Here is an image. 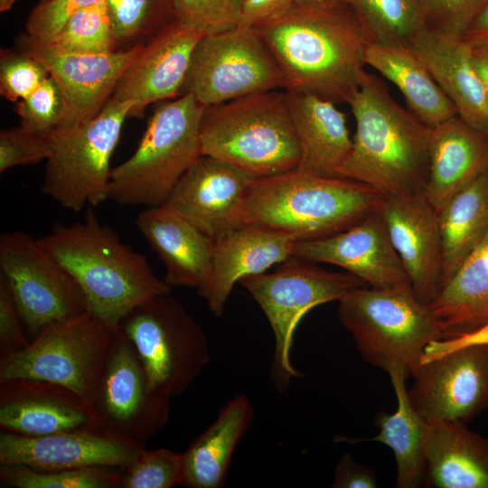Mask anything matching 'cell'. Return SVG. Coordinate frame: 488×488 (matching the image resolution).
Instances as JSON below:
<instances>
[{"label":"cell","mask_w":488,"mask_h":488,"mask_svg":"<svg viewBox=\"0 0 488 488\" xmlns=\"http://www.w3.org/2000/svg\"><path fill=\"white\" fill-rule=\"evenodd\" d=\"M38 239L80 286L89 312L115 333L133 308L171 294L173 286L154 273L146 258L101 223L92 208L83 221L54 223Z\"/></svg>","instance_id":"cell-2"},{"label":"cell","mask_w":488,"mask_h":488,"mask_svg":"<svg viewBox=\"0 0 488 488\" xmlns=\"http://www.w3.org/2000/svg\"><path fill=\"white\" fill-rule=\"evenodd\" d=\"M389 376L397 408L392 414L377 417L380 431L371 440L388 446L394 453L397 473L396 487L423 486L426 472L425 427L427 422L410 402L406 380L410 376L401 368H393Z\"/></svg>","instance_id":"cell-32"},{"label":"cell","mask_w":488,"mask_h":488,"mask_svg":"<svg viewBox=\"0 0 488 488\" xmlns=\"http://www.w3.org/2000/svg\"><path fill=\"white\" fill-rule=\"evenodd\" d=\"M170 399L152 390L136 348L117 332L92 405L100 427L144 445L168 422Z\"/></svg>","instance_id":"cell-14"},{"label":"cell","mask_w":488,"mask_h":488,"mask_svg":"<svg viewBox=\"0 0 488 488\" xmlns=\"http://www.w3.org/2000/svg\"><path fill=\"white\" fill-rule=\"evenodd\" d=\"M470 345H488V322L472 332L432 342L426 347L421 362Z\"/></svg>","instance_id":"cell-48"},{"label":"cell","mask_w":488,"mask_h":488,"mask_svg":"<svg viewBox=\"0 0 488 488\" xmlns=\"http://www.w3.org/2000/svg\"><path fill=\"white\" fill-rule=\"evenodd\" d=\"M133 109L130 100L110 99L94 118L56 127L49 135L42 192L74 212L109 199L110 159Z\"/></svg>","instance_id":"cell-8"},{"label":"cell","mask_w":488,"mask_h":488,"mask_svg":"<svg viewBox=\"0 0 488 488\" xmlns=\"http://www.w3.org/2000/svg\"><path fill=\"white\" fill-rule=\"evenodd\" d=\"M294 5V0H242L238 24L258 27L281 18Z\"/></svg>","instance_id":"cell-46"},{"label":"cell","mask_w":488,"mask_h":488,"mask_svg":"<svg viewBox=\"0 0 488 488\" xmlns=\"http://www.w3.org/2000/svg\"><path fill=\"white\" fill-rule=\"evenodd\" d=\"M474 66L481 78L488 99V51H472Z\"/></svg>","instance_id":"cell-50"},{"label":"cell","mask_w":488,"mask_h":488,"mask_svg":"<svg viewBox=\"0 0 488 488\" xmlns=\"http://www.w3.org/2000/svg\"><path fill=\"white\" fill-rule=\"evenodd\" d=\"M365 63L396 85L409 110L429 127L457 116L454 103L407 45L371 42Z\"/></svg>","instance_id":"cell-30"},{"label":"cell","mask_w":488,"mask_h":488,"mask_svg":"<svg viewBox=\"0 0 488 488\" xmlns=\"http://www.w3.org/2000/svg\"><path fill=\"white\" fill-rule=\"evenodd\" d=\"M295 5L305 6L352 5V0H294Z\"/></svg>","instance_id":"cell-51"},{"label":"cell","mask_w":488,"mask_h":488,"mask_svg":"<svg viewBox=\"0 0 488 488\" xmlns=\"http://www.w3.org/2000/svg\"><path fill=\"white\" fill-rule=\"evenodd\" d=\"M462 39L472 51H488V5L475 18Z\"/></svg>","instance_id":"cell-49"},{"label":"cell","mask_w":488,"mask_h":488,"mask_svg":"<svg viewBox=\"0 0 488 488\" xmlns=\"http://www.w3.org/2000/svg\"><path fill=\"white\" fill-rule=\"evenodd\" d=\"M117 332L136 348L152 390L170 399L185 392L211 359L203 330L170 294L133 308Z\"/></svg>","instance_id":"cell-10"},{"label":"cell","mask_w":488,"mask_h":488,"mask_svg":"<svg viewBox=\"0 0 488 488\" xmlns=\"http://www.w3.org/2000/svg\"><path fill=\"white\" fill-rule=\"evenodd\" d=\"M254 179L226 162L202 155L181 177L164 205L214 239L240 225Z\"/></svg>","instance_id":"cell-19"},{"label":"cell","mask_w":488,"mask_h":488,"mask_svg":"<svg viewBox=\"0 0 488 488\" xmlns=\"http://www.w3.org/2000/svg\"><path fill=\"white\" fill-rule=\"evenodd\" d=\"M332 488H376L378 480L374 470L361 465L346 453L338 461Z\"/></svg>","instance_id":"cell-47"},{"label":"cell","mask_w":488,"mask_h":488,"mask_svg":"<svg viewBox=\"0 0 488 488\" xmlns=\"http://www.w3.org/2000/svg\"><path fill=\"white\" fill-rule=\"evenodd\" d=\"M279 67L285 90L348 102L373 42L352 5H295L281 18L255 27Z\"/></svg>","instance_id":"cell-1"},{"label":"cell","mask_w":488,"mask_h":488,"mask_svg":"<svg viewBox=\"0 0 488 488\" xmlns=\"http://www.w3.org/2000/svg\"><path fill=\"white\" fill-rule=\"evenodd\" d=\"M203 109L191 92L157 106L134 154L112 168L109 199L122 205H163L202 155Z\"/></svg>","instance_id":"cell-6"},{"label":"cell","mask_w":488,"mask_h":488,"mask_svg":"<svg viewBox=\"0 0 488 488\" xmlns=\"http://www.w3.org/2000/svg\"><path fill=\"white\" fill-rule=\"evenodd\" d=\"M296 242L282 232L253 224L223 232L213 239L210 272L197 288L199 296L221 316L236 283L293 257Z\"/></svg>","instance_id":"cell-23"},{"label":"cell","mask_w":488,"mask_h":488,"mask_svg":"<svg viewBox=\"0 0 488 488\" xmlns=\"http://www.w3.org/2000/svg\"><path fill=\"white\" fill-rule=\"evenodd\" d=\"M200 139L202 155L226 162L253 178L284 174L300 163L285 89L204 107Z\"/></svg>","instance_id":"cell-5"},{"label":"cell","mask_w":488,"mask_h":488,"mask_svg":"<svg viewBox=\"0 0 488 488\" xmlns=\"http://www.w3.org/2000/svg\"><path fill=\"white\" fill-rule=\"evenodd\" d=\"M408 389L426 422H468L488 407V345L465 346L420 362Z\"/></svg>","instance_id":"cell-16"},{"label":"cell","mask_w":488,"mask_h":488,"mask_svg":"<svg viewBox=\"0 0 488 488\" xmlns=\"http://www.w3.org/2000/svg\"><path fill=\"white\" fill-rule=\"evenodd\" d=\"M347 103L356 131L341 177L365 183L384 196L423 193L432 127L400 106L385 84L367 71Z\"/></svg>","instance_id":"cell-3"},{"label":"cell","mask_w":488,"mask_h":488,"mask_svg":"<svg viewBox=\"0 0 488 488\" xmlns=\"http://www.w3.org/2000/svg\"><path fill=\"white\" fill-rule=\"evenodd\" d=\"M120 488H171L182 485V453L144 448L130 465L120 468Z\"/></svg>","instance_id":"cell-38"},{"label":"cell","mask_w":488,"mask_h":488,"mask_svg":"<svg viewBox=\"0 0 488 488\" xmlns=\"http://www.w3.org/2000/svg\"><path fill=\"white\" fill-rule=\"evenodd\" d=\"M19 44L21 52L34 58L46 69L61 92L64 115L58 127L97 117L143 48V44H138L108 53L70 52L36 41L27 33L19 39Z\"/></svg>","instance_id":"cell-15"},{"label":"cell","mask_w":488,"mask_h":488,"mask_svg":"<svg viewBox=\"0 0 488 488\" xmlns=\"http://www.w3.org/2000/svg\"><path fill=\"white\" fill-rule=\"evenodd\" d=\"M456 117L432 127L424 195L438 213L461 190L488 172V145Z\"/></svg>","instance_id":"cell-27"},{"label":"cell","mask_w":488,"mask_h":488,"mask_svg":"<svg viewBox=\"0 0 488 488\" xmlns=\"http://www.w3.org/2000/svg\"><path fill=\"white\" fill-rule=\"evenodd\" d=\"M253 418V406L246 395L239 394L228 400L215 421L182 453V485L188 488L222 487L234 452Z\"/></svg>","instance_id":"cell-29"},{"label":"cell","mask_w":488,"mask_h":488,"mask_svg":"<svg viewBox=\"0 0 488 488\" xmlns=\"http://www.w3.org/2000/svg\"><path fill=\"white\" fill-rule=\"evenodd\" d=\"M114 34L104 0L77 12L51 43L58 50L78 53H108L116 51Z\"/></svg>","instance_id":"cell-36"},{"label":"cell","mask_w":488,"mask_h":488,"mask_svg":"<svg viewBox=\"0 0 488 488\" xmlns=\"http://www.w3.org/2000/svg\"><path fill=\"white\" fill-rule=\"evenodd\" d=\"M116 333L89 312L51 323L26 348L0 357V381L32 378L58 383L92 407Z\"/></svg>","instance_id":"cell-11"},{"label":"cell","mask_w":488,"mask_h":488,"mask_svg":"<svg viewBox=\"0 0 488 488\" xmlns=\"http://www.w3.org/2000/svg\"><path fill=\"white\" fill-rule=\"evenodd\" d=\"M373 42L407 45L427 27L426 0H352Z\"/></svg>","instance_id":"cell-34"},{"label":"cell","mask_w":488,"mask_h":488,"mask_svg":"<svg viewBox=\"0 0 488 488\" xmlns=\"http://www.w3.org/2000/svg\"><path fill=\"white\" fill-rule=\"evenodd\" d=\"M425 451L423 486L488 488V437L470 430L465 422H427Z\"/></svg>","instance_id":"cell-28"},{"label":"cell","mask_w":488,"mask_h":488,"mask_svg":"<svg viewBox=\"0 0 488 488\" xmlns=\"http://www.w3.org/2000/svg\"><path fill=\"white\" fill-rule=\"evenodd\" d=\"M438 221L443 287L488 230V172L457 192L438 212Z\"/></svg>","instance_id":"cell-33"},{"label":"cell","mask_w":488,"mask_h":488,"mask_svg":"<svg viewBox=\"0 0 488 488\" xmlns=\"http://www.w3.org/2000/svg\"><path fill=\"white\" fill-rule=\"evenodd\" d=\"M14 2L15 0H0V11H8L13 6Z\"/></svg>","instance_id":"cell-52"},{"label":"cell","mask_w":488,"mask_h":488,"mask_svg":"<svg viewBox=\"0 0 488 488\" xmlns=\"http://www.w3.org/2000/svg\"><path fill=\"white\" fill-rule=\"evenodd\" d=\"M101 0H42L31 12L26 33L51 43L66 23L80 9Z\"/></svg>","instance_id":"cell-44"},{"label":"cell","mask_w":488,"mask_h":488,"mask_svg":"<svg viewBox=\"0 0 488 488\" xmlns=\"http://www.w3.org/2000/svg\"><path fill=\"white\" fill-rule=\"evenodd\" d=\"M117 40L153 36L176 20L172 0H104Z\"/></svg>","instance_id":"cell-37"},{"label":"cell","mask_w":488,"mask_h":488,"mask_svg":"<svg viewBox=\"0 0 488 488\" xmlns=\"http://www.w3.org/2000/svg\"><path fill=\"white\" fill-rule=\"evenodd\" d=\"M428 306L446 338L488 322V230Z\"/></svg>","instance_id":"cell-31"},{"label":"cell","mask_w":488,"mask_h":488,"mask_svg":"<svg viewBox=\"0 0 488 488\" xmlns=\"http://www.w3.org/2000/svg\"><path fill=\"white\" fill-rule=\"evenodd\" d=\"M384 195L361 182L296 168L255 178L241 224L265 227L296 242L334 235L380 210Z\"/></svg>","instance_id":"cell-4"},{"label":"cell","mask_w":488,"mask_h":488,"mask_svg":"<svg viewBox=\"0 0 488 488\" xmlns=\"http://www.w3.org/2000/svg\"><path fill=\"white\" fill-rule=\"evenodd\" d=\"M49 76L34 58L20 52H5L1 56L0 92L8 100L24 99Z\"/></svg>","instance_id":"cell-41"},{"label":"cell","mask_w":488,"mask_h":488,"mask_svg":"<svg viewBox=\"0 0 488 488\" xmlns=\"http://www.w3.org/2000/svg\"><path fill=\"white\" fill-rule=\"evenodd\" d=\"M286 94L300 148L298 168L341 177L352 146L346 115L318 95L294 90Z\"/></svg>","instance_id":"cell-26"},{"label":"cell","mask_w":488,"mask_h":488,"mask_svg":"<svg viewBox=\"0 0 488 488\" xmlns=\"http://www.w3.org/2000/svg\"><path fill=\"white\" fill-rule=\"evenodd\" d=\"M380 211L415 295L429 305L442 287L438 213L424 193L384 196Z\"/></svg>","instance_id":"cell-20"},{"label":"cell","mask_w":488,"mask_h":488,"mask_svg":"<svg viewBox=\"0 0 488 488\" xmlns=\"http://www.w3.org/2000/svg\"><path fill=\"white\" fill-rule=\"evenodd\" d=\"M0 268L20 318L34 336L51 323L89 312L74 278L38 239L26 232L1 235Z\"/></svg>","instance_id":"cell-13"},{"label":"cell","mask_w":488,"mask_h":488,"mask_svg":"<svg viewBox=\"0 0 488 488\" xmlns=\"http://www.w3.org/2000/svg\"><path fill=\"white\" fill-rule=\"evenodd\" d=\"M239 283L260 306L273 331L270 376L279 392L286 391L294 379L303 377L290 360L295 333L303 317L317 305L338 301L349 291L367 286L348 272H331L296 257L278 264L271 273L249 276Z\"/></svg>","instance_id":"cell-9"},{"label":"cell","mask_w":488,"mask_h":488,"mask_svg":"<svg viewBox=\"0 0 488 488\" xmlns=\"http://www.w3.org/2000/svg\"><path fill=\"white\" fill-rule=\"evenodd\" d=\"M338 317L363 360L388 372L401 368L409 375L426 347L446 338L428 305L412 287L354 288L338 300Z\"/></svg>","instance_id":"cell-7"},{"label":"cell","mask_w":488,"mask_h":488,"mask_svg":"<svg viewBox=\"0 0 488 488\" xmlns=\"http://www.w3.org/2000/svg\"><path fill=\"white\" fill-rule=\"evenodd\" d=\"M19 313L6 280L0 274V357L29 345L19 322Z\"/></svg>","instance_id":"cell-45"},{"label":"cell","mask_w":488,"mask_h":488,"mask_svg":"<svg viewBox=\"0 0 488 488\" xmlns=\"http://www.w3.org/2000/svg\"><path fill=\"white\" fill-rule=\"evenodd\" d=\"M175 19L203 34L236 26L242 0H172Z\"/></svg>","instance_id":"cell-39"},{"label":"cell","mask_w":488,"mask_h":488,"mask_svg":"<svg viewBox=\"0 0 488 488\" xmlns=\"http://www.w3.org/2000/svg\"><path fill=\"white\" fill-rule=\"evenodd\" d=\"M285 89L283 74L255 27L237 24L199 41L185 80L204 107Z\"/></svg>","instance_id":"cell-12"},{"label":"cell","mask_w":488,"mask_h":488,"mask_svg":"<svg viewBox=\"0 0 488 488\" xmlns=\"http://www.w3.org/2000/svg\"><path fill=\"white\" fill-rule=\"evenodd\" d=\"M51 153L49 136L33 133L22 125L0 132V172L46 160Z\"/></svg>","instance_id":"cell-42"},{"label":"cell","mask_w":488,"mask_h":488,"mask_svg":"<svg viewBox=\"0 0 488 488\" xmlns=\"http://www.w3.org/2000/svg\"><path fill=\"white\" fill-rule=\"evenodd\" d=\"M136 225L164 263L170 286L202 285L210 272L212 238L164 204L142 210Z\"/></svg>","instance_id":"cell-25"},{"label":"cell","mask_w":488,"mask_h":488,"mask_svg":"<svg viewBox=\"0 0 488 488\" xmlns=\"http://www.w3.org/2000/svg\"><path fill=\"white\" fill-rule=\"evenodd\" d=\"M293 257L336 265L373 288L412 287L380 210L334 235L296 242Z\"/></svg>","instance_id":"cell-18"},{"label":"cell","mask_w":488,"mask_h":488,"mask_svg":"<svg viewBox=\"0 0 488 488\" xmlns=\"http://www.w3.org/2000/svg\"><path fill=\"white\" fill-rule=\"evenodd\" d=\"M16 112L23 127L48 136L64 115L63 98L54 80L49 75L32 94L18 102Z\"/></svg>","instance_id":"cell-40"},{"label":"cell","mask_w":488,"mask_h":488,"mask_svg":"<svg viewBox=\"0 0 488 488\" xmlns=\"http://www.w3.org/2000/svg\"><path fill=\"white\" fill-rule=\"evenodd\" d=\"M407 46L454 103L459 118L478 130L484 129L488 99L473 63L472 50L463 39L426 27Z\"/></svg>","instance_id":"cell-24"},{"label":"cell","mask_w":488,"mask_h":488,"mask_svg":"<svg viewBox=\"0 0 488 488\" xmlns=\"http://www.w3.org/2000/svg\"><path fill=\"white\" fill-rule=\"evenodd\" d=\"M488 0H426L427 27L463 38Z\"/></svg>","instance_id":"cell-43"},{"label":"cell","mask_w":488,"mask_h":488,"mask_svg":"<svg viewBox=\"0 0 488 488\" xmlns=\"http://www.w3.org/2000/svg\"><path fill=\"white\" fill-rule=\"evenodd\" d=\"M203 35L177 20L165 25L143 44L111 99L132 101L135 113L183 94L193 52Z\"/></svg>","instance_id":"cell-21"},{"label":"cell","mask_w":488,"mask_h":488,"mask_svg":"<svg viewBox=\"0 0 488 488\" xmlns=\"http://www.w3.org/2000/svg\"><path fill=\"white\" fill-rule=\"evenodd\" d=\"M144 448V445L100 427L37 436L2 430L0 465H22L45 471L87 466L123 468Z\"/></svg>","instance_id":"cell-17"},{"label":"cell","mask_w":488,"mask_h":488,"mask_svg":"<svg viewBox=\"0 0 488 488\" xmlns=\"http://www.w3.org/2000/svg\"><path fill=\"white\" fill-rule=\"evenodd\" d=\"M120 468L87 466L36 470L22 465H1L0 486L12 488H120Z\"/></svg>","instance_id":"cell-35"},{"label":"cell","mask_w":488,"mask_h":488,"mask_svg":"<svg viewBox=\"0 0 488 488\" xmlns=\"http://www.w3.org/2000/svg\"><path fill=\"white\" fill-rule=\"evenodd\" d=\"M0 427L37 436L100 425L93 408L71 389L48 380L16 378L0 381Z\"/></svg>","instance_id":"cell-22"}]
</instances>
